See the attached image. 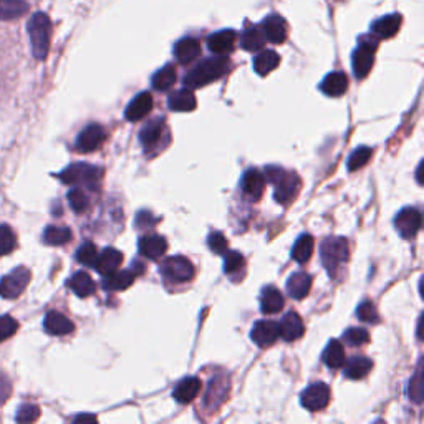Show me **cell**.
<instances>
[{"instance_id":"obj_31","label":"cell","mask_w":424,"mask_h":424,"mask_svg":"<svg viewBox=\"0 0 424 424\" xmlns=\"http://www.w3.org/2000/svg\"><path fill=\"white\" fill-rule=\"evenodd\" d=\"M135 277L136 276L133 270H116L110 276H105L103 289L110 290V292H113V290H124L135 282Z\"/></svg>"},{"instance_id":"obj_1","label":"cell","mask_w":424,"mask_h":424,"mask_svg":"<svg viewBox=\"0 0 424 424\" xmlns=\"http://www.w3.org/2000/svg\"><path fill=\"white\" fill-rule=\"evenodd\" d=\"M229 60L224 55L204 58L202 61L194 66L191 72L186 75L184 85L188 88H202V86L209 85V83L219 80L220 77L227 73Z\"/></svg>"},{"instance_id":"obj_34","label":"cell","mask_w":424,"mask_h":424,"mask_svg":"<svg viewBox=\"0 0 424 424\" xmlns=\"http://www.w3.org/2000/svg\"><path fill=\"white\" fill-rule=\"evenodd\" d=\"M278 64H280L278 53L273 52V50H265V52H260L259 55L253 58V70H256V73H259L260 77H265V75L273 72Z\"/></svg>"},{"instance_id":"obj_16","label":"cell","mask_w":424,"mask_h":424,"mask_svg":"<svg viewBox=\"0 0 424 424\" xmlns=\"http://www.w3.org/2000/svg\"><path fill=\"white\" fill-rule=\"evenodd\" d=\"M44 327H45V331H47L48 335H53V336L68 335L75 330V325L72 320L66 318L64 314H60V311H55V310L48 311V314L45 315Z\"/></svg>"},{"instance_id":"obj_41","label":"cell","mask_w":424,"mask_h":424,"mask_svg":"<svg viewBox=\"0 0 424 424\" xmlns=\"http://www.w3.org/2000/svg\"><path fill=\"white\" fill-rule=\"evenodd\" d=\"M373 156V149L368 146H361L358 149H355V151L351 153L350 160H348V169L350 171H356V169H361L365 164L368 163L369 160H372Z\"/></svg>"},{"instance_id":"obj_43","label":"cell","mask_w":424,"mask_h":424,"mask_svg":"<svg viewBox=\"0 0 424 424\" xmlns=\"http://www.w3.org/2000/svg\"><path fill=\"white\" fill-rule=\"evenodd\" d=\"M408 396H409L411 401L418 403V405L423 401V369H421V361H419V363H418L416 373H414V376L411 378V381H409Z\"/></svg>"},{"instance_id":"obj_44","label":"cell","mask_w":424,"mask_h":424,"mask_svg":"<svg viewBox=\"0 0 424 424\" xmlns=\"http://www.w3.org/2000/svg\"><path fill=\"white\" fill-rule=\"evenodd\" d=\"M97 259H98V251L95 244L85 242L77 251V260L80 262V264L86 265V267H95V262H97Z\"/></svg>"},{"instance_id":"obj_48","label":"cell","mask_w":424,"mask_h":424,"mask_svg":"<svg viewBox=\"0 0 424 424\" xmlns=\"http://www.w3.org/2000/svg\"><path fill=\"white\" fill-rule=\"evenodd\" d=\"M40 418V408L37 405H22L17 413V423H33Z\"/></svg>"},{"instance_id":"obj_14","label":"cell","mask_w":424,"mask_h":424,"mask_svg":"<svg viewBox=\"0 0 424 424\" xmlns=\"http://www.w3.org/2000/svg\"><path fill=\"white\" fill-rule=\"evenodd\" d=\"M278 328H280V338L285 340V342H297L305 334V327H303L300 315L295 314V311L287 314L282 318V322L278 323Z\"/></svg>"},{"instance_id":"obj_25","label":"cell","mask_w":424,"mask_h":424,"mask_svg":"<svg viewBox=\"0 0 424 424\" xmlns=\"http://www.w3.org/2000/svg\"><path fill=\"white\" fill-rule=\"evenodd\" d=\"M320 90L327 95V97L338 98L347 93L348 90V77L343 72H331L325 77V80L320 85Z\"/></svg>"},{"instance_id":"obj_30","label":"cell","mask_w":424,"mask_h":424,"mask_svg":"<svg viewBox=\"0 0 424 424\" xmlns=\"http://www.w3.org/2000/svg\"><path fill=\"white\" fill-rule=\"evenodd\" d=\"M265 35L262 32L260 25H252V27H247L240 37V47L247 52H259L262 47L265 45Z\"/></svg>"},{"instance_id":"obj_3","label":"cell","mask_w":424,"mask_h":424,"mask_svg":"<svg viewBox=\"0 0 424 424\" xmlns=\"http://www.w3.org/2000/svg\"><path fill=\"white\" fill-rule=\"evenodd\" d=\"M28 35H30L32 52L35 58L44 60L48 55L50 37H52V22L44 12H37L28 20Z\"/></svg>"},{"instance_id":"obj_22","label":"cell","mask_w":424,"mask_h":424,"mask_svg":"<svg viewBox=\"0 0 424 424\" xmlns=\"http://www.w3.org/2000/svg\"><path fill=\"white\" fill-rule=\"evenodd\" d=\"M401 23H403V17L400 14L385 15L372 25V32L376 39H392V37H394L398 32H400Z\"/></svg>"},{"instance_id":"obj_13","label":"cell","mask_w":424,"mask_h":424,"mask_svg":"<svg viewBox=\"0 0 424 424\" xmlns=\"http://www.w3.org/2000/svg\"><path fill=\"white\" fill-rule=\"evenodd\" d=\"M260 27L265 35V40L270 41V44H284L287 40V22L284 17L277 14L265 17Z\"/></svg>"},{"instance_id":"obj_4","label":"cell","mask_w":424,"mask_h":424,"mask_svg":"<svg viewBox=\"0 0 424 424\" xmlns=\"http://www.w3.org/2000/svg\"><path fill=\"white\" fill-rule=\"evenodd\" d=\"M320 257L330 277H336V272L350 257L348 240L345 237H328L320 245Z\"/></svg>"},{"instance_id":"obj_23","label":"cell","mask_w":424,"mask_h":424,"mask_svg":"<svg viewBox=\"0 0 424 424\" xmlns=\"http://www.w3.org/2000/svg\"><path fill=\"white\" fill-rule=\"evenodd\" d=\"M123 262V253L116 251L113 247H108L102 253H98V259L95 262V269L102 273L103 277L110 276V273L116 272Z\"/></svg>"},{"instance_id":"obj_51","label":"cell","mask_w":424,"mask_h":424,"mask_svg":"<svg viewBox=\"0 0 424 424\" xmlns=\"http://www.w3.org/2000/svg\"><path fill=\"white\" fill-rule=\"evenodd\" d=\"M8 394H10V383H8V380L6 376L0 375V406L6 403Z\"/></svg>"},{"instance_id":"obj_2","label":"cell","mask_w":424,"mask_h":424,"mask_svg":"<svg viewBox=\"0 0 424 424\" xmlns=\"http://www.w3.org/2000/svg\"><path fill=\"white\" fill-rule=\"evenodd\" d=\"M264 176L276 186V201L278 204L289 206L300 193L302 181L295 173H287L277 166H267Z\"/></svg>"},{"instance_id":"obj_11","label":"cell","mask_w":424,"mask_h":424,"mask_svg":"<svg viewBox=\"0 0 424 424\" xmlns=\"http://www.w3.org/2000/svg\"><path fill=\"white\" fill-rule=\"evenodd\" d=\"M106 131L102 124H88L77 138V149L80 153H91L105 143Z\"/></svg>"},{"instance_id":"obj_27","label":"cell","mask_w":424,"mask_h":424,"mask_svg":"<svg viewBox=\"0 0 424 424\" xmlns=\"http://www.w3.org/2000/svg\"><path fill=\"white\" fill-rule=\"evenodd\" d=\"M284 309V295H282L273 285L265 287L260 295V310L265 315L278 314Z\"/></svg>"},{"instance_id":"obj_7","label":"cell","mask_w":424,"mask_h":424,"mask_svg":"<svg viewBox=\"0 0 424 424\" xmlns=\"http://www.w3.org/2000/svg\"><path fill=\"white\" fill-rule=\"evenodd\" d=\"M161 273L168 282H173V284H184V282H191L194 278V265L191 264L188 259L184 257L176 256V257H169L163 262L161 265Z\"/></svg>"},{"instance_id":"obj_49","label":"cell","mask_w":424,"mask_h":424,"mask_svg":"<svg viewBox=\"0 0 424 424\" xmlns=\"http://www.w3.org/2000/svg\"><path fill=\"white\" fill-rule=\"evenodd\" d=\"M17 328H19V323H17L10 315H2V317H0V343H2L3 340L10 338L12 335H15Z\"/></svg>"},{"instance_id":"obj_29","label":"cell","mask_w":424,"mask_h":424,"mask_svg":"<svg viewBox=\"0 0 424 424\" xmlns=\"http://www.w3.org/2000/svg\"><path fill=\"white\" fill-rule=\"evenodd\" d=\"M343 367L345 376H347L348 380H363V378L372 372L373 361L367 358V356H353Z\"/></svg>"},{"instance_id":"obj_42","label":"cell","mask_w":424,"mask_h":424,"mask_svg":"<svg viewBox=\"0 0 424 424\" xmlns=\"http://www.w3.org/2000/svg\"><path fill=\"white\" fill-rule=\"evenodd\" d=\"M17 247V239L14 231L6 224H0V257L7 256Z\"/></svg>"},{"instance_id":"obj_40","label":"cell","mask_w":424,"mask_h":424,"mask_svg":"<svg viewBox=\"0 0 424 424\" xmlns=\"http://www.w3.org/2000/svg\"><path fill=\"white\" fill-rule=\"evenodd\" d=\"M226 256V262H224V272L232 278H237V276H242L245 270V259L242 253L231 251L224 253Z\"/></svg>"},{"instance_id":"obj_10","label":"cell","mask_w":424,"mask_h":424,"mask_svg":"<svg viewBox=\"0 0 424 424\" xmlns=\"http://www.w3.org/2000/svg\"><path fill=\"white\" fill-rule=\"evenodd\" d=\"M300 403L305 409L311 411H322L325 409L330 403V388L325 383H311L309 388L300 394Z\"/></svg>"},{"instance_id":"obj_33","label":"cell","mask_w":424,"mask_h":424,"mask_svg":"<svg viewBox=\"0 0 424 424\" xmlns=\"http://www.w3.org/2000/svg\"><path fill=\"white\" fill-rule=\"evenodd\" d=\"M345 361H347V356H345L343 345L340 343L338 340H331V342L327 345L325 351H323V363H325L328 368L338 369L343 368Z\"/></svg>"},{"instance_id":"obj_12","label":"cell","mask_w":424,"mask_h":424,"mask_svg":"<svg viewBox=\"0 0 424 424\" xmlns=\"http://www.w3.org/2000/svg\"><path fill=\"white\" fill-rule=\"evenodd\" d=\"M278 336H280V328H278V323L272 322V320H260L252 327L251 331V338L260 348L273 345L278 340Z\"/></svg>"},{"instance_id":"obj_15","label":"cell","mask_w":424,"mask_h":424,"mask_svg":"<svg viewBox=\"0 0 424 424\" xmlns=\"http://www.w3.org/2000/svg\"><path fill=\"white\" fill-rule=\"evenodd\" d=\"M201 380L196 376H186L182 378L180 383L176 385L174 388V400H176L180 405H189L196 400V396L201 392Z\"/></svg>"},{"instance_id":"obj_18","label":"cell","mask_w":424,"mask_h":424,"mask_svg":"<svg viewBox=\"0 0 424 424\" xmlns=\"http://www.w3.org/2000/svg\"><path fill=\"white\" fill-rule=\"evenodd\" d=\"M237 40V33L234 30H231V28H227V30H220L212 33V35L207 39V47L212 53H215V55H227V53H231L232 50H234Z\"/></svg>"},{"instance_id":"obj_8","label":"cell","mask_w":424,"mask_h":424,"mask_svg":"<svg viewBox=\"0 0 424 424\" xmlns=\"http://www.w3.org/2000/svg\"><path fill=\"white\" fill-rule=\"evenodd\" d=\"M28 282H30V270L25 267L14 269L0 280V297L14 300L27 289Z\"/></svg>"},{"instance_id":"obj_28","label":"cell","mask_w":424,"mask_h":424,"mask_svg":"<svg viewBox=\"0 0 424 424\" xmlns=\"http://www.w3.org/2000/svg\"><path fill=\"white\" fill-rule=\"evenodd\" d=\"M168 103H169V108H171L173 111H177V113L193 111V110H196V106H197V99L189 88L174 91L171 97H169Z\"/></svg>"},{"instance_id":"obj_9","label":"cell","mask_w":424,"mask_h":424,"mask_svg":"<svg viewBox=\"0 0 424 424\" xmlns=\"http://www.w3.org/2000/svg\"><path fill=\"white\" fill-rule=\"evenodd\" d=\"M423 226L421 212L414 207H405L398 215L394 218V227L400 232L403 239H414Z\"/></svg>"},{"instance_id":"obj_21","label":"cell","mask_w":424,"mask_h":424,"mask_svg":"<svg viewBox=\"0 0 424 424\" xmlns=\"http://www.w3.org/2000/svg\"><path fill=\"white\" fill-rule=\"evenodd\" d=\"M265 189V176L259 169H247L242 177V191L252 201H259Z\"/></svg>"},{"instance_id":"obj_17","label":"cell","mask_w":424,"mask_h":424,"mask_svg":"<svg viewBox=\"0 0 424 424\" xmlns=\"http://www.w3.org/2000/svg\"><path fill=\"white\" fill-rule=\"evenodd\" d=\"M227 392H229V378L224 375L215 376L209 383V389H207L206 393L204 405L211 409L219 408V406L226 401Z\"/></svg>"},{"instance_id":"obj_45","label":"cell","mask_w":424,"mask_h":424,"mask_svg":"<svg viewBox=\"0 0 424 424\" xmlns=\"http://www.w3.org/2000/svg\"><path fill=\"white\" fill-rule=\"evenodd\" d=\"M343 342L350 347H363L369 342V335L363 328H350L343 334Z\"/></svg>"},{"instance_id":"obj_6","label":"cell","mask_w":424,"mask_h":424,"mask_svg":"<svg viewBox=\"0 0 424 424\" xmlns=\"http://www.w3.org/2000/svg\"><path fill=\"white\" fill-rule=\"evenodd\" d=\"M378 48V39L375 35L363 37L360 40V45L356 47L355 52H353L351 57V66H353V73L358 80H363V78L368 77V73L372 72L373 64H375V52Z\"/></svg>"},{"instance_id":"obj_46","label":"cell","mask_w":424,"mask_h":424,"mask_svg":"<svg viewBox=\"0 0 424 424\" xmlns=\"http://www.w3.org/2000/svg\"><path fill=\"white\" fill-rule=\"evenodd\" d=\"M68 202H70V207L77 212V214H81V212H85L86 209H88L90 202H88V197H86V194L83 193L81 189H72L68 193Z\"/></svg>"},{"instance_id":"obj_52","label":"cell","mask_w":424,"mask_h":424,"mask_svg":"<svg viewBox=\"0 0 424 424\" xmlns=\"http://www.w3.org/2000/svg\"><path fill=\"white\" fill-rule=\"evenodd\" d=\"M75 421H97V418L95 416H88V414H85V416H78V418H75Z\"/></svg>"},{"instance_id":"obj_38","label":"cell","mask_w":424,"mask_h":424,"mask_svg":"<svg viewBox=\"0 0 424 424\" xmlns=\"http://www.w3.org/2000/svg\"><path fill=\"white\" fill-rule=\"evenodd\" d=\"M153 88L160 91H168L176 83V68L173 65H164L153 75Z\"/></svg>"},{"instance_id":"obj_36","label":"cell","mask_w":424,"mask_h":424,"mask_svg":"<svg viewBox=\"0 0 424 424\" xmlns=\"http://www.w3.org/2000/svg\"><path fill=\"white\" fill-rule=\"evenodd\" d=\"M314 247H315L314 237L310 234L300 235L292 249V259L295 262H298V264H305V262L310 260L311 253H314Z\"/></svg>"},{"instance_id":"obj_53","label":"cell","mask_w":424,"mask_h":424,"mask_svg":"<svg viewBox=\"0 0 424 424\" xmlns=\"http://www.w3.org/2000/svg\"><path fill=\"white\" fill-rule=\"evenodd\" d=\"M421 168H423V163H419L418 171H416V177H418V182H419V184H423V180H421Z\"/></svg>"},{"instance_id":"obj_19","label":"cell","mask_w":424,"mask_h":424,"mask_svg":"<svg viewBox=\"0 0 424 424\" xmlns=\"http://www.w3.org/2000/svg\"><path fill=\"white\" fill-rule=\"evenodd\" d=\"M138 247L141 256L146 257L149 260H157L161 256H164L166 251H168V242H166L164 237L151 234L141 237Z\"/></svg>"},{"instance_id":"obj_50","label":"cell","mask_w":424,"mask_h":424,"mask_svg":"<svg viewBox=\"0 0 424 424\" xmlns=\"http://www.w3.org/2000/svg\"><path fill=\"white\" fill-rule=\"evenodd\" d=\"M207 245H209L211 251L218 253V256H224V253L227 252V240L220 232H212V234H209V237H207Z\"/></svg>"},{"instance_id":"obj_39","label":"cell","mask_w":424,"mask_h":424,"mask_svg":"<svg viewBox=\"0 0 424 424\" xmlns=\"http://www.w3.org/2000/svg\"><path fill=\"white\" fill-rule=\"evenodd\" d=\"M72 240V231L68 227L48 226L44 232V242L48 245H64Z\"/></svg>"},{"instance_id":"obj_35","label":"cell","mask_w":424,"mask_h":424,"mask_svg":"<svg viewBox=\"0 0 424 424\" xmlns=\"http://www.w3.org/2000/svg\"><path fill=\"white\" fill-rule=\"evenodd\" d=\"M68 287L80 298L90 297V295L95 293V289H97L93 278H91L86 272H77L75 276H72V278L68 280Z\"/></svg>"},{"instance_id":"obj_5","label":"cell","mask_w":424,"mask_h":424,"mask_svg":"<svg viewBox=\"0 0 424 424\" xmlns=\"http://www.w3.org/2000/svg\"><path fill=\"white\" fill-rule=\"evenodd\" d=\"M103 177V169L86 163H75L64 169L60 180L68 186H85L88 189H97Z\"/></svg>"},{"instance_id":"obj_24","label":"cell","mask_w":424,"mask_h":424,"mask_svg":"<svg viewBox=\"0 0 424 424\" xmlns=\"http://www.w3.org/2000/svg\"><path fill=\"white\" fill-rule=\"evenodd\" d=\"M199 55H201V44H199V40L193 39V37H186V39L180 40L174 45V57L182 65L191 64Z\"/></svg>"},{"instance_id":"obj_20","label":"cell","mask_w":424,"mask_h":424,"mask_svg":"<svg viewBox=\"0 0 424 424\" xmlns=\"http://www.w3.org/2000/svg\"><path fill=\"white\" fill-rule=\"evenodd\" d=\"M153 110V97L148 91H141L133 102L128 105L124 116L128 122H141L144 116H148Z\"/></svg>"},{"instance_id":"obj_37","label":"cell","mask_w":424,"mask_h":424,"mask_svg":"<svg viewBox=\"0 0 424 424\" xmlns=\"http://www.w3.org/2000/svg\"><path fill=\"white\" fill-rule=\"evenodd\" d=\"M28 10L25 0H0V20H14Z\"/></svg>"},{"instance_id":"obj_26","label":"cell","mask_w":424,"mask_h":424,"mask_svg":"<svg viewBox=\"0 0 424 424\" xmlns=\"http://www.w3.org/2000/svg\"><path fill=\"white\" fill-rule=\"evenodd\" d=\"M311 289V277L307 272H295L287 280V292L293 300H303Z\"/></svg>"},{"instance_id":"obj_32","label":"cell","mask_w":424,"mask_h":424,"mask_svg":"<svg viewBox=\"0 0 424 424\" xmlns=\"http://www.w3.org/2000/svg\"><path fill=\"white\" fill-rule=\"evenodd\" d=\"M164 133L163 119H153L139 133V141L144 148H155Z\"/></svg>"},{"instance_id":"obj_47","label":"cell","mask_w":424,"mask_h":424,"mask_svg":"<svg viewBox=\"0 0 424 424\" xmlns=\"http://www.w3.org/2000/svg\"><path fill=\"white\" fill-rule=\"evenodd\" d=\"M356 315L361 322L365 323H378L380 322V315H378L376 307L372 302H363L356 310Z\"/></svg>"}]
</instances>
